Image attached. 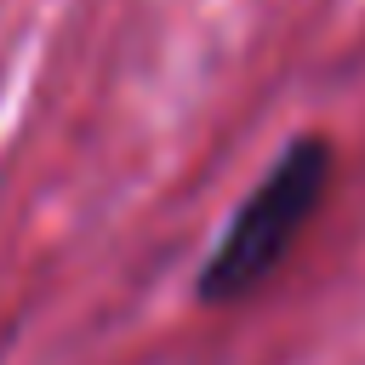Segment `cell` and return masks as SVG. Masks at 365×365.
Listing matches in <instances>:
<instances>
[{
	"instance_id": "6da1fadb",
	"label": "cell",
	"mask_w": 365,
	"mask_h": 365,
	"mask_svg": "<svg viewBox=\"0 0 365 365\" xmlns=\"http://www.w3.org/2000/svg\"><path fill=\"white\" fill-rule=\"evenodd\" d=\"M331 171H336V148L331 137L308 131L297 143H285V154L268 165V177L245 194V205L234 211V222L222 228L217 251L205 257L194 291L205 308L240 302L251 297L279 262L285 251L302 240V228L319 217L325 194H331Z\"/></svg>"
}]
</instances>
